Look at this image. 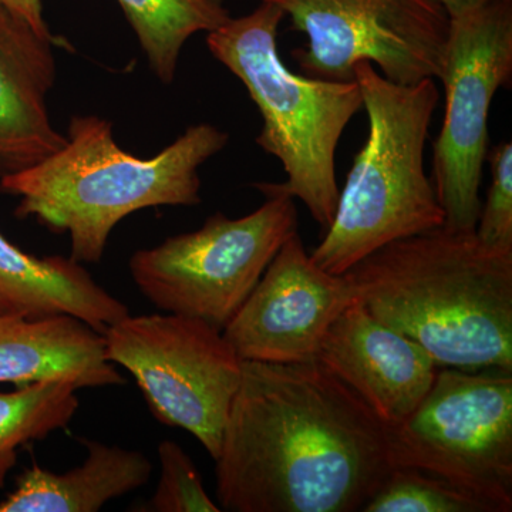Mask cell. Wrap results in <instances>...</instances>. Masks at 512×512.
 I'll use <instances>...</instances> for the list:
<instances>
[{"mask_svg":"<svg viewBox=\"0 0 512 512\" xmlns=\"http://www.w3.org/2000/svg\"><path fill=\"white\" fill-rule=\"evenodd\" d=\"M214 461L229 512H363L396 468L389 427L319 362L242 360Z\"/></svg>","mask_w":512,"mask_h":512,"instance_id":"6da1fadb","label":"cell"},{"mask_svg":"<svg viewBox=\"0 0 512 512\" xmlns=\"http://www.w3.org/2000/svg\"><path fill=\"white\" fill-rule=\"evenodd\" d=\"M444 120L433 143L431 183L443 227L476 231L488 154V116L500 89L512 82V0H490L450 18L439 79Z\"/></svg>","mask_w":512,"mask_h":512,"instance_id":"9c48e42d","label":"cell"},{"mask_svg":"<svg viewBox=\"0 0 512 512\" xmlns=\"http://www.w3.org/2000/svg\"><path fill=\"white\" fill-rule=\"evenodd\" d=\"M318 362L350 387L389 429L417 409L440 367L423 346L384 325L357 299L333 320L320 345Z\"/></svg>","mask_w":512,"mask_h":512,"instance_id":"7c38bea8","label":"cell"},{"mask_svg":"<svg viewBox=\"0 0 512 512\" xmlns=\"http://www.w3.org/2000/svg\"><path fill=\"white\" fill-rule=\"evenodd\" d=\"M70 380L79 389L126 383L107 359L101 333L69 315H0V383Z\"/></svg>","mask_w":512,"mask_h":512,"instance_id":"5bb4252c","label":"cell"},{"mask_svg":"<svg viewBox=\"0 0 512 512\" xmlns=\"http://www.w3.org/2000/svg\"><path fill=\"white\" fill-rule=\"evenodd\" d=\"M0 5V181L45 160L66 144L50 120L53 45Z\"/></svg>","mask_w":512,"mask_h":512,"instance_id":"4fadbf2b","label":"cell"},{"mask_svg":"<svg viewBox=\"0 0 512 512\" xmlns=\"http://www.w3.org/2000/svg\"><path fill=\"white\" fill-rule=\"evenodd\" d=\"M70 380H42L0 392V488L18 461L19 447L66 429L79 409Z\"/></svg>","mask_w":512,"mask_h":512,"instance_id":"ac0fdd59","label":"cell"},{"mask_svg":"<svg viewBox=\"0 0 512 512\" xmlns=\"http://www.w3.org/2000/svg\"><path fill=\"white\" fill-rule=\"evenodd\" d=\"M363 512H497L493 504L417 468L396 467Z\"/></svg>","mask_w":512,"mask_h":512,"instance_id":"d6986e66","label":"cell"},{"mask_svg":"<svg viewBox=\"0 0 512 512\" xmlns=\"http://www.w3.org/2000/svg\"><path fill=\"white\" fill-rule=\"evenodd\" d=\"M284 12L262 0L207 35L208 50L238 77L261 113L256 144L282 164V190L301 200L326 231L339 200L336 153L346 127L363 110L359 84L292 72L278 52Z\"/></svg>","mask_w":512,"mask_h":512,"instance_id":"5b68a950","label":"cell"},{"mask_svg":"<svg viewBox=\"0 0 512 512\" xmlns=\"http://www.w3.org/2000/svg\"><path fill=\"white\" fill-rule=\"evenodd\" d=\"M306 45L292 57L302 74L355 80L357 63L376 64L390 82L439 79L450 18L436 0H268Z\"/></svg>","mask_w":512,"mask_h":512,"instance_id":"30bf717a","label":"cell"},{"mask_svg":"<svg viewBox=\"0 0 512 512\" xmlns=\"http://www.w3.org/2000/svg\"><path fill=\"white\" fill-rule=\"evenodd\" d=\"M355 82L369 131L356 154L332 225L311 258L343 275L377 249L443 227L444 211L424 168V151L440 92L436 79L390 82L375 64L360 62Z\"/></svg>","mask_w":512,"mask_h":512,"instance_id":"277c9868","label":"cell"},{"mask_svg":"<svg viewBox=\"0 0 512 512\" xmlns=\"http://www.w3.org/2000/svg\"><path fill=\"white\" fill-rule=\"evenodd\" d=\"M491 184L481 202L476 235L484 245L512 251V143L501 141L488 150Z\"/></svg>","mask_w":512,"mask_h":512,"instance_id":"44dd1931","label":"cell"},{"mask_svg":"<svg viewBox=\"0 0 512 512\" xmlns=\"http://www.w3.org/2000/svg\"><path fill=\"white\" fill-rule=\"evenodd\" d=\"M0 315L39 319L69 315L103 335L130 311L73 258L35 256L0 232Z\"/></svg>","mask_w":512,"mask_h":512,"instance_id":"9a60e30c","label":"cell"},{"mask_svg":"<svg viewBox=\"0 0 512 512\" xmlns=\"http://www.w3.org/2000/svg\"><path fill=\"white\" fill-rule=\"evenodd\" d=\"M357 301L440 367L512 370V251L439 227L346 271Z\"/></svg>","mask_w":512,"mask_h":512,"instance_id":"7a4b0ae2","label":"cell"},{"mask_svg":"<svg viewBox=\"0 0 512 512\" xmlns=\"http://www.w3.org/2000/svg\"><path fill=\"white\" fill-rule=\"evenodd\" d=\"M87 458L57 474L39 464L23 471L16 490L0 501V512H97L109 501L144 487L153 474L146 454L80 437Z\"/></svg>","mask_w":512,"mask_h":512,"instance_id":"2e32d148","label":"cell"},{"mask_svg":"<svg viewBox=\"0 0 512 512\" xmlns=\"http://www.w3.org/2000/svg\"><path fill=\"white\" fill-rule=\"evenodd\" d=\"M437 3L446 10L448 18H456V16L463 15V13L470 12V10L490 2V0H436Z\"/></svg>","mask_w":512,"mask_h":512,"instance_id":"603a6c76","label":"cell"},{"mask_svg":"<svg viewBox=\"0 0 512 512\" xmlns=\"http://www.w3.org/2000/svg\"><path fill=\"white\" fill-rule=\"evenodd\" d=\"M160 480L156 493L143 511L151 512H220L202 484L200 471L180 444L163 440L158 444Z\"/></svg>","mask_w":512,"mask_h":512,"instance_id":"ffe728a7","label":"cell"},{"mask_svg":"<svg viewBox=\"0 0 512 512\" xmlns=\"http://www.w3.org/2000/svg\"><path fill=\"white\" fill-rule=\"evenodd\" d=\"M136 33L148 66L161 83L171 84L185 43L210 33L231 16L224 0H117Z\"/></svg>","mask_w":512,"mask_h":512,"instance_id":"e0dca14e","label":"cell"},{"mask_svg":"<svg viewBox=\"0 0 512 512\" xmlns=\"http://www.w3.org/2000/svg\"><path fill=\"white\" fill-rule=\"evenodd\" d=\"M0 5L5 6L13 15L25 20L26 23L46 39L59 40L50 33L45 18H43L42 0H0Z\"/></svg>","mask_w":512,"mask_h":512,"instance_id":"7402d4cb","label":"cell"},{"mask_svg":"<svg viewBox=\"0 0 512 512\" xmlns=\"http://www.w3.org/2000/svg\"><path fill=\"white\" fill-rule=\"evenodd\" d=\"M389 433L394 466L512 511V370L439 367L417 409Z\"/></svg>","mask_w":512,"mask_h":512,"instance_id":"52a82bcc","label":"cell"},{"mask_svg":"<svg viewBox=\"0 0 512 512\" xmlns=\"http://www.w3.org/2000/svg\"><path fill=\"white\" fill-rule=\"evenodd\" d=\"M228 140L221 128L195 124L156 157L138 158L116 143L110 121L76 116L66 144L3 178L0 192L20 198L16 217L35 218L69 235L70 258L94 264L103 258L114 227L133 212L200 204V168Z\"/></svg>","mask_w":512,"mask_h":512,"instance_id":"3957f363","label":"cell"},{"mask_svg":"<svg viewBox=\"0 0 512 512\" xmlns=\"http://www.w3.org/2000/svg\"><path fill=\"white\" fill-rule=\"evenodd\" d=\"M265 202L251 214L215 212L197 231L140 249L128 262L138 291L160 311L224 330L272 259L298 234L295 198L279 184H256Z\"/></svg>","mask_w":512,"mask_h":512,"instance_id":"8992f818","label":"cell"},{"mask_svg":"<svg viewBox=\"0 0 512 512\" xmlns=\"http://www.w3.org/2000/svg\"><path fill=\"white\" fill-rule=\"evenodd\" d=\"M357 299L345 275L323 271L295 234L279 249L222 335L242 360L318 362L333 320Z\"/></svg>","mask_w":512,"mask_h":512,"instance_id":"8fae6325","label":"cell"},{"mask_svg":"<svg viewBox=\"0 0 512 512\" xmlns=\"http://www.w3.org/2000/svg\"><path fill=\"white\" fill-rule=\"evenodd\" d=\"M107 359L126 369L160 423L191 433L212 460L242 379V359L204 320L131 316L103 333Z\"/></svg>","mask_w":512,"mask_h":512,"instance_id":"ba28073f","label":"cell"}]
</instances>
